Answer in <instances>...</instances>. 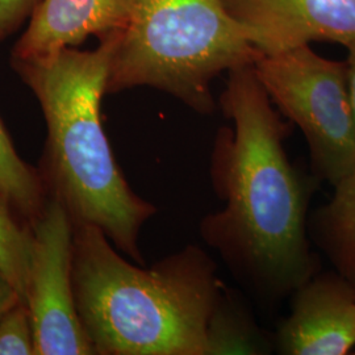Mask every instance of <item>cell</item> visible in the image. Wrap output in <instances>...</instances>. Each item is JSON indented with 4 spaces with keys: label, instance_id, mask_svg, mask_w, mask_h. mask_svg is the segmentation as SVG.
Segmentation results:
<instances>
[{
    "label": "cell",
    "instance_id": "obj_11",
    "mask_svg": "<svg viewBox=\"0 0 355 355\" xmlns=\"http://www.w3.org/2000/svg\"><path fill=\"white\" fill-rule=\"evenodd\" d=\"M0 195L23 221L31 224L48 202V190L40 171L16 153L0 119Z\"/></svg>",
    "mask_w": 355,
    "mask_h": 355
},
{
    "label": "cell",
    "instance_id": "obj_16",
    "mask_svg": "<svg viewBox=\"0 0 355 355\" xmlns=\"http://www.w3.org/2000/svg\"><path fill=\"white\" fill-rule=\"evenodd\" d=\"M20 300L23 299L13 288L11 282L7 279L4 272L0 270V318Z\"/></svg>",
    "mask_w": 355,
    "mask_h": 355
},
{
    "label": "cell",
    "instance_id": "obj_13",
    "mask_svg": "<svg viewBox=\"0 0 355 355\" xmlns=\"http://www.w3.org/2000/svg\"><path fill=\"white\" fill-rule=\"evenodd\" d=\"M0 195V270L26 300L32 259V229Z\"/></svg>",
    "mask_w": 355,
    "mask_h": 355
},
{
    "label": "cell",
    "instance_id": "obj_12",
    "mask_svg": "<svg viewBox=\"0 0 355 355\" xmlns=\"http://www.w3.org/2000/svg\"><path fill=\"white\" fill-rule=\"evenodd\" d=\"M263 340L228 288L216 309L209 327V355L259 354Z\"/></svg>",
    "mask_w": 355,
    "mask_h": 355
},
{
    "label": "cell",
    "instance_id": "obj_1",
    "mask_svg": "<svg viewBox=\"0 0 355 355\" xmlns=\"http://www.w3.org/2000/svg\"><path fill=\"white\" fill-rule=\"evenodd\" d=\"M220 104L233 127L217 132L209 174L224 207L200 221V237L262 303L277 304L318 274L308 208L320 180L288 158L292 123L254 64L229 71Z\"/></svg>",
    "mask_w": 355,
    "mask_h": 355
},
{
    "label": "cell",
    "instance_id": "obj_14",
    "mask_svg": "<svg viewBox=\"0 0 355 355\" xmlns=\"http://www.w3.org/2000/svg\"><path fill=\"white\" fill-rule=\"evenodd\" d=\"M0 355H36L32 318L20 300L0 318Z\"/></svg>",
    "mask_w": 355,
    "mask_h": 355
},
{
    "label": "cell",
    "instance_id": "obj_4",
    "mask_svg": "<svg viewBox=\"0 0 355 355\" xmlns=\"http://www.w3.org/2000/svg\"><path fill=\"white\" fill-rule=\"evenodd\" d=\"M262 55L223 0H133L111 60L107 94L152 87L209 114L216 110V78Z\"/></svg>",
    "mask_w": 355,
    "mask_h": 355
},
{
    "label": "cell",
    "instance_id": "obj_7",
    "mask_svg": "<svg viewBox=\"0 0 355 355\" xmlns=\"http://www.w3.org/2000/svg\"><path fill=\"white\" fill-rule=\"evenodd\" d=\"M263 55L313 41H355V0H223Z\"/></svg>",
    "mask_w": 355,
    "mask_h": 355
},
{
    "label": "cell",
    "instance_id": "obj_6",
    "mask_svg": "<svg viewBox=\"0 0 355 355\" xmlns=\"http://www.w3.org/2000/svg\"><path fill=\"white\" fill-rule=\"evenodd\" d=\"M31 229L26 303L35 330L36 355H96L76 311L71 217L58 199L49 196Z\"/></svg>",
    "mask_w": 355,
    "mask_h": 355
},
{
    "label": "cell",
    "instance_id": "obj_5",
    "mask_svg": "<svg viewBox=\"0 0 355 355\" xmlns=\"http://www.w3.org/2000/svg\"><path fill=\"white\" fill-rule=\"evenodd\" d=\"M254 70L282 116L299 128L312 174L336 186L355 170V117L345 61L309 45L262 55Z\"/></svg>",
    "mask_w": 355,
    "mask_h": 355
},
{
    "label": "cell",
    "instance_id": "obj_15",
    "mask_svg": "<svg viewBox=\"0 0 355 355\" xmlns=\"http://www.w3.org/2000/svg\"><path fill=\"white\" fill-rule=\"evenodd\" d=\"M40 3L41 0H0V40L16 33Z\"/></svg>",
    "mask_w": 355,
    "mask_h": 355
},
{
    "label": "cell",
    "instance_id": "obj_10",
    "mask_svg": "<svg viewBox=\"0 0 355 355\" xmlns=\"http://www.w3.org/2000/svg\"><path fill=\"white\" fill-rule=\"evenodd\" d=\"M333 189L329 202L311 216L308 230L336 270L355 284V170Z\"/></svg>",
    "mask_w": 355,
    "mask_h": 355
},
{
    "label": "cell",
    "instance_id": "obj_9",
    "mask_svg": "<svg viewBox=\"0 0 355 355\" xmlns=\"http://www.w3.org/2000/svg\"><path fill=\"white\" fill-rule=\"evenodd\" d=\"M133 0H41L11 58L51 55L127 28Z\"/></svg>",
    "mask_w": 355,
    "mask_h": 355
},
{
    "label": "cell",
    "instance_id": "obj_8",
    "mask_svg": "<svg viewBox=\"0 0 355 355\" xmlns=\"http://www.w3.org/2000/svg\"><path fill=\"white\" fill-rule=\"evenodd\" d=\"M275 334L284 355H345L355 347V284L338 271L315 274L291 295Z\"/></svg>",
    "mask_w": 355,
    "mask_h": 355
},
{
    "label": "cell",
    "instance_id": "obj_17",
    "mask_svg": "<svg viewBox=\"0 0 355 355\" xmlns=\"http://www.w3.org/2000/svg\"><path fill=\"white\" fill-rule=\"evenodd\" d=\"M346 48V71H347V83H349V92H350V99H352V105H353V112L355 117V41L349 42L345 45Z\"/></svg>",
    "mask_w": 355,
    "mask_h": 355
},
{
    "label": "cell",
    "instance_id": "obj_2",
    "mask_svg": "<svg viewBox=\"0 0 355 355\" xmlns=\"http://www.w3.org/2000/svg\"><path fill=\"white\" fill-rule=\"evenodd\" d=\"M135 266L102 230L74 223L76 311L96 355H209V327L227 287L215 259L187 245Z\"/></svg>",
    "mask_w": 355,
    "mask_h": 355
},
{
    "label": "cell",
    "instance_id": "obj_3",
    "mask_svg": "<svg viewBox=\"0 0 355 355\" xmlns=\"http://www.w3.org/2000/svg\"><path fill=\"white\" fill-rule=\"evenodd\" d=\"M121 33L101 38L94 51L64 48L45 57L11 58V64L35 94L46 121L40 174L48 195L62 203L73 223L101 229L117 250L144 265L141 228L157 208L128 184L101 117Z\"/></svg>",
    "mask_w": 355,
    "mask_h": 355
}]
</instances>
